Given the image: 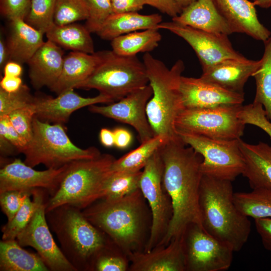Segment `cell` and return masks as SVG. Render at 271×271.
Returning a JSON list of instances; mask_svg holds the SVG:
<instances>
[{
  "label": "cell",
  "instance_id": "cell-50",
  "mask_svg": "<svg viewBox=\"0 0 271 271\" xmlns=\"http://www.w3.org/2000/svg\"><path fill=\"white\" fill-rule=\"evenodd\" d=\"M22 84L20 77L4 75L0 81V88L7 92H14L18 90Z\"/></svg>",
  "mask_w": 271,
  "mask_h": 271
},
{
  "label": "cell",
  "instance_id": "cell-30",
  "mask_svg": "<svg viewBox=\"0 0 271 271\" xmlns=\"http://www.w3.org/2000/svg\"><path fill=\"white\" fill-rule=\"evenodd\" d=\"M157 29L133 32L111 40L112 51L123 56H134L139 53H149L159 45L162 36Z\"/></svg>",
  "mask_w": 271,
  "mask_h": 271
},
{
  "label": "cell",
  "instance_id": "cell-32",
  "mask_svg": "<svg viewBox=\"0 0 271 271\" xmlns=\"http://www.w3.org/2000/svg\"><path fill=\"white\" fill-rule=\"evenodd\" d=\"M234 203L248 217L271 218V189L257 188L248 192H234Z\"/></svg>",
  "mask_w": 271,
  "mask_h": 271
},
{
  "label": "cell",
  "instance_id": "cell-31",
  "mask_svg": "<svg viewBox=\"0 0 271 271\" xmlns=\"http://www.w3.org/2000/svg\"><path fill=\"white\" fill-rule=\"evenodd\" d=\"M167 141L160 136H155L141 144L137 149L130 151L113 162L112 172H137L141 171L152 156Z\"/></svg>",
  "mask_w": 271,
  "mask_h": 271
},
{
  "label": "cell",
  "instance_id": "cell-6",
  "mask_svg": "<svg viewBox=\"0 0 271 271\" xmlns=\"http://www.w3.org/2000/svg\"><path fill=\"white\" fill-rule=\"evenodd\" d=\"M115 160L105 154L69 164L58 190L47 201L46 213L64 205L83 210L101 199Z\"/></svg>",
  "mask_w": 271,
  "mask_h": 271
},
{
  "label": "cell",
  "instance_id": "cell-54",
  "mask_svg": "<svg viewBox=\"0 0 271 271\" xmlns=\"http://www.w3.org/2000/svg\"><path fill=\"white\" fill-rule=\"evenodd\" d=\"M253 4L260 8L267 9L271 7V0H253Z\"/></svg>",
  "mask_w": 271,
  "mask_h": 271
},
{
  "label": "cell",
  "instance_id": "cell-16",
  "mask_svg": "<svg viewBox=\"0 0 271 271\" xmlns=\"http://www.w3.org/2000/svg\"><path fill=\"white\" fill-rule=\"evenodd\" d=\"M68 165L57 169L37 171L20 159H16L1 169L0 193L40 188L46 190L52 196L58 189Z\"/></svg>",
  "mask_w": 271,
  "mask_h": 271
},
{
  "label": "cell",
  "instance_id": "cell-24",
  "mask_svg": "<svg viewBox=\"0 0 271 271\" xmlns=\"http://www.w3.org/2000/svg\"><path fill=\"white\" fill-rule=\"evenodd\" d=\"M104 51L88 54L72 51L64 58L61 74L50 90L59 94L76 88L86 80L102 60Z\"/></svg>",
  "mask_w": 271,
  "mask_h": 271
},
{
  "label": "cell",
  "instance_id": "cell-3",
  "mask_svg": "<svg viewBox=\"0 0 271 271\" xmlns=\"http://www.w3.org/2000/svg\"><path fill=\"white\" fill-rule=\"evenodd\" d=\"M149 84L153 95L146 106L149 122L155 136L164 137L168 141L180 138L175 121L183 108L180 90V80L184 70V62L178 60L168 68L161 60L150 53L143 57Z\"/></svg>",
  "mask_w": 271,
  "mask_h": 271
},
{
  "label": "cell",
  "instance_id": "cell-38",
  "mask_svg": "<svg viewBox=\"0 0 271 271\" xmlns=\"http://www.w3.org/2000/svg\"><path fill=\"white\" fill-rule=\"evenodd\" d=\"M36 97L32 96L27 85L22 84L14 92H7L0 88V116L12 111L32 105Z\"/></svg>",
  "mask_w": 271,
  "mask_h": 271
},
{
  "label": "cell",
  "instance_id": "cell-52",
  "mask_svg": "<svg viewBox=\"0 0 271 271\" xmlns=\"http://www.w3.org/2000/svg\"><path fill=\"white\" fill-rule=\"evenodd\" d=\"M101 143L106 147H111L114 145V135L113 130L106 128H102L99 133Z\"/></svg>",
  "mask_w": 271,
  "mask_h": 271
},
{
  "label": "cell",
  "instance_id": "cell-18",
  "mask_svg": "<svg viewBox=\"0 0 271 271\" xmlns=\"http://www.w3.org/2000/svg\"><path fill=\"white\" fill-rule=\"evenodd\" d=\"M114 101L110 97L99 93L93 97H83L71 89L55 98H36L34 103L35 116L48 122L63 124L75 111L97 103H110Z\"/></svg>",
  "mask_w": 271,
  "mask_h": 271
},
{
  "label": "cell",
  "instance_id": "cell-5",
  "mask_svg": "<svg viewBox=\"0 0 271 271\" xmlns=\"http://www.w3.org/2000/svg\"><path fill=\"white\" fill-rule=\"evenodd\" d=\"M140 189L122 198L102 200L82 211L87 219L129 254L141 243L144 204Z\"/></svg>",
  "mask_w": 271,
  "mask_h": 271
},
{
  "label": "cell",
  "instance_id": "cell-53",
  "mask_svg": "<svg viewBox=\"0 0 271 271\" xmlns=\"http://www.w3.org/2000/svg\"><path fill=\"white\" fill-rule=\"evenodd\" d=\"M10 61V56L6 41L1 35L0 38V67L3 69L7 62Z\"/></svg>",
  "mask_w": 271,
  "mask_h": 271
},
{
  "label": "cell",
  "instance_id": "cell-40",
  "mask_svg": "<svg viewBox=\"0 0 271 271\" xmlns=\"http://www.w3.org/2000/svg\"><path fill=\"white\" fill-rule=\"evenodd\" d=\"M238 117L245 124L257 126L264 131L271 139V122L266 117L265 110L260 104L252 102L241 105Z\"/></svg>",
  "mask_w": 271,
  "mask_h": 271
},
{
  "label": "cell",
  "instance_id": "cell-10",
  "mask_svg": "<svg viewBox=\"0 0 271 271\" xmlns=\"http://www.w3.org/2000/svg\"><path fill=\"white\" fill-rule=\"evenodd\" d=\"M177 134L186 145L202 157L200 165L204 175L232 182L244 168L239 139H214L191 133Z\"/></svg>",
  "mask_w": 271,
  "mask_h": 271
},
{
  "label": "cell",
  "instance_id": "cell-26",
  "mask_svg": "<svg viewBox=\"0 0 271 271\" xmlns=\"http://www.w3.org/2000/svg\"><path fill=\"white\" fill-rule=\"evenodd\" d=\"M10 31L6 41L10 60L28 63L44 42L41 32L28 24L25 20L10 21Z\"/></svg>",
  "mask_w": 271,
  "mask_h": 271
},
{
  "label": "cell",
  "instance_id": "cell-43",
  "mask_svg": "<svg viewBox=\"0 0 271 271\" xmlns=\"http://www.w3.org/2000/svg\"><path fill=\"white\" fill-rule=\"evenodd\" d=\"M31 7V0H0L1 14L9 21L25 20Z\"/></svg>",
  "mask_w": 271,
  "mask_h": 271
},
{
  "label": "cell",
  "instance_id": "cell-45",
  "mask_svg": "<svg viewBox=\"0 0 271 271\" xmlns=\"http://www.w3.org/2000/svg\"><path fill=\"white\" fill-rule=\"evenodd\" d=\"M103 251L96 257L92 268L97 271H125L127 269V263L124 258L103 253Z\"/></svg>",
  "mask_w": 271,
  "mask_h": 271
},
{
  "label": "cell",
  "instance_id": "cell-14",
  "mask_svg": "<svg viewBox=\"0 0 271 271\" xmlns=\"http://www.w3.org/2000/svg\"><path fill=\"white\" fill-rule=\"evenodd\" d=\"M47 201L44 198L40 201L29 223L16 240L22 246H29L35 249L49 270L77 271L58 247L50 232L46 218Z\"/></svg>",
  "mask_w": 271,
  "mask_h": 271
},
{
  "label": "cell",
  "instance_id": "cell-41",
  "mask_svg": "<svg viewBox=\"0 0 271 271\" xmlns=\"http://www.w3.org/2000/svg\"><path fill=\"white\" fill-rule=\"evenodd\" d=\"M35 114L33 103L31 106L14 110L8 115L14 128L28 143L33 137V121Z\"/></svg>",
  "mask_w": 271,
  "mask_h": 271
},
{
  "label": "cell",
  "instance_id": "cell-48",
  "mask_svg": "<svg viewBox=\"0 0 271 271\" xmlns=\"http://www.w3.org/2000/svg\"><path fill=\"white\" fill-rule=\"evenodd\" d=\"M146 5L152 6L172 18L179 15L182 10L174 0H145Z\"/></svg>",
  "mask_w": 271,
  "mask_h": 271
},
{
  "label": "cell",
  "instance_id": "cell-36",
  "mask_svg": "<svg viewBox=\"0 0 271 271\" xmlns=\"http://www.w3.org/2000/svg\"><path fill=\"white\" fill-rule=\"evenodd\" d=\"M56 0H31V7L25 21L30 26L45 34L54 24Z\"/></svg>",
  "mask_w": 271,
  "mask_h": 271
},
{
  "label": "cell",
  "instance_id": "cell-25",
  "mask_svg": "<svg viewBox=\"0 0 271 271\" xmlns=\"http://www.w3.org/2000/svg\"><path fill=\"white\" fill-rule=\"evenodd\" d=\"M240 148L244 160L242 175L252 189H271V146L259 142L256 145L239 140Z\"/></svg>",
  "mask_w": 271,
  "mask_h": 271
},
{
  "label": "cell",
  "instance_id": "cell-15",
  "mask_svg": "<svg viewBox=\"0 0 271 271\" xmlns=\"http://www.w3.org/2000/svg\"><path fill=\"white\" fill-rule=\"evenodd\" d=\"M152 95V87L148 84L117 102L105 106L92 105L88 109L91 112L130 125L137 131L142 144L155 136L146 113L147 104Z\"/></svg>",
  "mask_w": 271,
  "mask_h": 271
},
{
  "label": "cell",
  "instance_id": "cell-42",
  "mask_svg": "<svg viewBox=\"0 0 271 271\" xmlns=\"http://www.w3.org/2000/svg\"><path fill=\"white\" fill-rule=\"evenodd\" d=\"M9 190L0 193V205L2 211L11 220L23 204L28 196H32L33 190Z\"/></svg>",
  "mask_w": 271,
  "mask_h": 271
},
{
  "label": "cell",
  "instance_id": "cell-11",
  "mask_svg": "<svg viewBox=\"0 0 271 271\" xmlns=\"http://www.w3.org/2000/svg\"><path fill=\"white\" fill-rule=\"evenodd\" d=\"M164 165L159 149L143 168L140 182L141 191L150 205L152 224L145 251L157 246L166 234L173 214L169 196L163 185Z\"/></svg>",
  "mask_w": 271,
  "mask_h": 271
},
{
  "label": "cell",
  "instance_id": "cell-27",
  "mask_svg": "<svg viewBox=\"0 0 271 271\" xmlns=\"http://www.w3.org/2000/svg\"><path fill=\"white\" fill-rule=\"evenodd\" d=\"M162 22L158 14L144 15L137 12L112 14L96 34L102 39L112 40L118 36L138 30L158 29Z\"/></svg>",
  "mask_w": 271,
  "mask_h": 271
},
{
  "label": "cell",
  "instance_id": "cell-34",
  "mask_svg": "<svg viewBox=\"0 0 271 271\" xmlns=\"http://www.w3.org/2000/svg\"><path fill=\"white\" fill-rule=\"evenodd\" d=\"M46 191L43 189H34L32 194L33 200L31 199V196L25 199L23 205L13 218L2 227V240L16 239L19 233L29 223L40 201L45 198L44 193Z\"/></svg>",
  "mask_w": 271,
  "mask_h": 271
},
{
  "label": "cell",
  "instance_id": "cell-8",
  "mask_svg": "<svg viewBox=\"0 0 271 271\" xmlns=\"http://www.w3.org/2000/svg\"><path fill=\"white\" fill-rule=\"evenodd\" d=\"M148 83L145 65L137 56H120L105 50L92 73L76 88L95 89L116 101Z\"/></svg>",
  "mask_w": 271,
  "mask_h": 271
},
{
  "label": "cell",
  "instance_id": "cell-2",
  "mask_svg": "<svg viewBox=\"0 0 271 271\" xmlns=\"http://www.w3.org/2000/svg\"><path fill=\"white\" fill-rule=\"evenodd\" d=\"M231 182L203 175L199 208L204 230L235 252L240 250L247 242L251 223L234 203Z\"/></svg>",
  "mask_w": 271,
  "mask_h": 271
},
{
  "label": "cell",
  "instance_id": "cell-4",
  "mask_svg": "<svg viewBox=\"0 0 271 271\" xmlns=\"http://www.w3.org/2000/svg\"><path fill=\"white\" fill-rule=\"evenodd\" d=\"M46 218L61 250L76 270L93 268L96 257L106 249L103 232L87 219L81 210L69 205L46 212Z\"/></svg>",
  "mask_w": 271,
  "mask_h": 271
},
{
  "label": "cell",
  "instance_id": "cell-13",
  "mask_svg": "<svg viewBox=\"0 0 271 271\" xmlns=\"http://www.w3.org/2000/svg\"><path fill=\"white\" fill-rule=\"evenodd\" d=\"M158 29L167 30L187 42L197 56L202 70L224 60L246 59L233 48L226 35L203 31L173 21L161 22Z\"/></svg>",
  "mask_w": 271,
  "mask_h": 271
},
{
  "label": "cell",
  "instance_id": "cell-44",
  "mask_svg": "<svg viewBox=\"0 0 271 271\" xmlns=\"http://www.w3.org/2000/svg\"><path fill=\"white\" fill-rule=\"evenodd\" d=\"M0 136L8 141L18 152L22 153L28 143L16 130L8 115L0 116Z\"/></svg>",
  "mask_w": 271,
  "mask_h": 271
},
{
  "label": "cell",
  "instance_id": "cell-22",
  "mask_svg": "<svg viewBox=\"0 0 271 271\" xmlns=\"http://www.w3.org/2000/svg\"><path fill=\"white\" fill-rule=\"evenodd\" d=\"M64 58L60 46L49 40L44 42L28 62L33 87L39 89L47 86L50 89L61 74Z\"/></svg>",
  "mask_w": 271,
  "mask_h": 271
},
{
  "label": "cell",
  "instance_id": "cell-55",
  "mask_svg": "<svg viewBox=\"0 0 271 271\" xmlns=\"http://www.w3.org/2000/svg\"><path fill=\"white\" fill-rule=\"evenodd\" d=\"M178 7L182 10L196 0H174Z\"/></svg>",
  "mask_w": 271,
  "mask_h": 271
},
{
  "label": "cell",
  "instance_id": "cell-37",
  "mask_svg": "<svg viewBox=\"0 0 271 271\" xmlns=\"http://www.w3.org/2000/svg\"><path fill=\"white\" fill-rule=\"evenodd\" d=\"M88 11L85 0H56L54 23L65 25L87 20Z\"/></svg>",
  "mask_w": 271,
  "mask_h": 271
},
{
  "label": "cell",
  "instance_id": "cell-20",
  "mask_svg": "<svg viewBox=\"0 0 271 271\" xmlns=\"http://www.w3.org/2000/svg\"><path fill=\"white\" fill-rule=\"evenodd\" d=\"M221 14L228 22L234 33L246 34L263 42L271 35L259 21L255 5L248 0H213Z\"/></svg>",
  "mask_w": 271,
  "mask_h": 271
},
{
  "label": "cell",
  "instance_id": "cell-17",
  "mask_svg": "<svg viewBox=\"0 0 271 271\" xmlns=\"http://www.w3.org/2000/svg\"><path fill=\"white\" fill-rule=\"evenodd\" d=\"M180 90L184 108L240 105L244 94L232 92L202 78L182 76Z\"/></svg>",
  "mask_w": 271,
  "mask_h": 271
},
{
  "label": "cell",
  "instance_id": "cell-9",
  "mask_svg": "<svg viewBox=\"0 0 271 271\" xmlns=\"http://www.w3.org/2000/svg\"><path fill=\"white\" fill-rule=\"evenodd\" d=\"M241 105L184 108L175 119L176 132L214 139H239L245 125L238 117Z\"/></svg>",
  "mask_w": 271,
  "mask_h": 271
},
{
  "label": "cell",
  "instance_id": "cell-46",
  "mask_svg": "<svg viewBox=\"0 0 271 271\" xmlns=\"http://www.w3.org/2000/svg\"><path fill=\"white\" fill-rule=\"evenodd\" d=\"M113 14L134 12L142 10L145 0H110Z\"/></svg>",
  "mask_w": 271,
  "mask_h": 271
},
{
  "label": "cell",
  "instance_id": "cell-1",
  "mask_svg": "<svg viewBox=\"0 0 271 271\" xmlns=\"http://www.w3.org/2000/svg\"><path fill=\"white\" fill-rule=\"evenodd\" d=\"M186 146L180 138L167 142L159 149L164 165L163 185L170 198L173 214L166 234L157 246L168 245L183 234L190 224L203 227L199 208L203 159Z\"/></svg>",
  "mask_w": 271,
  "mask_h": 271
},
{
  "label": "cell",
  "instance_id": "cell-19",
  "mask_svg": "<svg viewBox=\"0 0 271 271\" xmlns=\"http://www.w3.org/2000/svg\"><path fill=\"white\" fill-rule=\"evenodd\" d=\"M133 271H184L186 260L184 234L166 246H158L149 251L128 254Z\"/></svg>",
  "mask_w": 271,
  "mask_h": 271
},
{
  "label": "cell",
  "instance_id": "cell-47",
  "mask_svg": "<svg viewBox=\"0 0 271 271\" xmlns=\"http://www.w3.org/2000/svg\"><path fill=\"white\" fill-rule=\"evenodd\" d=\"M254 224L263 247L271 251V218L254 219Z\"/></svg>",
  "mask_w": 271,
  "mask_h": 271
},
{
  "label": "cell",
  "instance_id": "cell-51",
  "mask_svg": "<svg viewBox=\"0 0 271 271\" xmlns=\"http://www.w3.org/2000/svg\"><path fill=\"white\" fill-rule=\"evenodd\" d=\"M21 64L14 61H9L3 69L4 75L20 77L23 72V68Z\"/></svg>",
  "mask_w": 271,
  "mask_h": 271
},
{
  "label": "cell",
  "instance_id": "cell-21",
  "mask_svg": "<svg viewBox=\"0 0 271 271\" xmlns=\"http://www.w3.org/2000/svg\"><path fill=\"white\" fill-rule=\"evenodd\" d=\"M260 64V60L228 59L202 70L200 78L227 90L244 94L245 84Z\"/></svg>",
  "mask_w": 271,
  "mask_h": 271
},
{
  "label": "cell",
  "instance_id": "cell-23",
  "mask_svg": "<svg viewBox=\"0 0 271 271\" xmlns=\"http://www.w3.org/2000/svg\"><path fill=\"white\" fill-rule=\"evenodd\" d=\"M172 21L207 32L227 36L234 33L213 0H196Z\"/></svg>",
  "mask_w": 271,
  "mask_h": 271
},
{
  "label": "cell",
  "instance_id": "cell-35",
  "mask_svg": "<svg viewBox=\"0 0 271 271\" xmlns=\"http://www.w3.org/2000/svg\"><path fill=\"white\" fill-rule=\"evenodd\" d=\"M142 171L112 172L108 178L101 199L110 200L122 198L140 189Z\"/></svg>",
  "mask_w": 271,
  "mask_h": 271
},
{
  "label": "cell",
  "instance_id": "cell-12",
  "mask_svg": "<svg viewBox=\"0 0 271 271\" xmlns=\"http://www.w3.org/2000/svg\"><path fill=\"white\" fill-rule=\"evenodd\" d=\"M186 270L223 271L231 265L234 250L195 224L184 233Z\"/></svg>",
  "mask_w": 271,
  "mask_h": 271
},
{
  "label": "cell",
  "instance_id": "cell-39",
  "mask_svg": "<svg viewBox=\"0 0 271 271\" xmlns=\"http://www.w3.org/2000/svg\"><path fill=\"white\" fill-rule=\"evenodd\" d=\"M88 17L85 27L90 33H97L107 19L113 14L110 0H85Z\"/></svg>",
  "mask_w": 271,
  "mask_h": 271
},
{
  "label": "cell",
  "instance_id": "cell-33",
  "mask_svg": "<svg viewBox=\"0 0 271 271\" xmlns=\"http://www.w3.org/2000/svg\"><path fill=\"white\" fill-rule=\"evenodd\" d=\"M263 43L264 49L260 66L252 75L256 84L253 102L262 105L271 122V35Z\"/></svg>",
  "mask_w": 271,
  "mask_h": 271
},
{
  "label": "cell",
  "instance_id": "cell-28",
  "mask_svg": "<svg viewBox=\"0 0 271 271\" xmlns=\"http://www.w3.org/2000/svg\"><path fill=\"white\" fill-rule=\"evenodd\" d=\"M0 270L48 271L49 270L38 253L23 249L14 240L0 242Z\"/></svg>",
  "mask_w": 271,
  "mask_h": 271
},
{
  "label": "cell",
  "instance_id": "cell-29",
  "mask_svg": "<svg viewBox=\"0 0 271 271\" xmlns=\"http://www.w3.org/2000/svg\"><path fill=\"white\" fill-rule=\"evenodd\" d=\"M45 34L48 40L60 47L88 54L95 52L90 32L81 25L76 23L61 26L54 24Z\"/></svg>",
  "mask_w": 271,
  "mask_h": 271
},
{
  "label": "cell",
  "instance_id": "cell-7",
  "mask_svg": "<svg viewBox=\"0 0 271 271\" xmlns=\"http://www.w3.org/2000/svg\"><path fill=\"white\" fill-rule=\"evenodd\" d=\"M24 162L34 167L40 164L47 169H59L74 161L91 159L101 155L95 147L83 149L69 138L62 124H50L35 116L33 137L22 152Z\"/></svg>",
  "mask_w": 271,
  "mask_h": 271
},
{
  "label": "cell",
  "instance_id": "cell-49",
  "mask_svg": "<svg viewBox=\"0 0 271 271\" xmlns=\"http://www.w3.org/2000/svg\"><path fill=\"white\" fill-rule=\"evenodd\" d=\"M114 146L117 148L124 149L128 147L132 141V135L127 129L116 128L113 130Z\"/></svg>",
  "mask_w": 271,
  "mask_h": 271
}]
</instances>
